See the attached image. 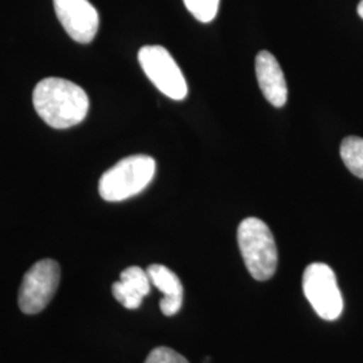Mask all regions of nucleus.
<instances>
[{
  "mask_svg": "<svg viewBox=\"0 0 363 363\" xmlns=\"http://www.w3.org/2000/svg\"><path fill=\"white\" fill-rule=\"evenodd\" d=\"M38 116L55 130H67L85 120L89 97L77 84L64 78L49 77L39 81L33 93Z\"/></svg>",
  "mask_w": 363,
  "mask_h": 363,
  "instance_id": "nucleus-1",
  "label": "nucleus"
},
{
  "mask_svg": "<svg viewBox=\"0 0 363 363\" xmlns=\"http://www.w3.org/2000/svg\"><path fill=\"white\" fill-rule=\"evenodd\" d=\"M156 162L148 155L127 156L105 171L99 183V193L106 202H121L140 194L152 182Z\"/></svg>",
  "mask_w": 363,
  "mask_h": 363,
  "instance_id": "nucleus-2",
  "label": "nucleus"
},
{
  "mask_svg": "<svg viewBox=\"0 0 363 363\" xmlns=\"http://www.w3.org/2000/svg\"><path fill=\"white\" fill-rule=\"evenodd\" d=\"M238 247L253 279L265 281L277 268V247L271 229L264 220L249 217L240 223L237 230Z\"/></svg>",
  "mask_w": 363,
  "mask_h": 363,
  "instance_id": "nucleus-3",
  "label": "nucleus"
},
{
  "mask_svg": "<svg viewBox=\"0 0 363 363\" xmlns=\"http://www.w3.org/2000/svg\"><path fill=\"white\" fill-rule=\"evenodd\" d=\"M138 58L145 76L164 96L175 101L187 97L186 78L167 49L157 45L143 46Z\"/></svg>",
  "mask_w": 363,
  "mask_h": 363,
  "instance_id": "nucleus-4",
  "label": "nucleus"
},
{
  "mask_svg": "<svg viewBox=\"0 0 363 363\" xmlns=\"http://www.w3.org/2000/svg\"><path fill=\"white\" fill-rule=\"evenodd\" d=\"M303 292L312 308L325 320H337L343 311V298L337 276L327 264L313 262L306 268Z\"/></svg>",
  "mask_w": 363,
  "mask_h": 363,
  "instance_id": "nucleus-5",
  "label": "nucleus"
},
{
  "mask_svg": "<svg viewBox=\"0 0 363 363\" xmlns=\"http://www.w3.org/2000/svg\"><path fill=\"white\" fill-rule=\"evenodd\" d=\"M61 269L57 261L40 259L27 271L19 288L18 304L22 312L34 315L52 301L60 284Z\"/></svg>",
  "mask_w": 363,
  "mask_h": 363,
  "instance_id": "nucleus-6",
  "label": "nucleus"
},
{
  "mask_svg": "<svg viewBox=\"0 0 363 363\" xmlns=\"http://www.w3.org/2000/svg\"><path fill=\"white\" fill-rule=\"evenodd\" d=\"M58 21L69 37L78 43H91L99 31L100 18L89 0H52Z\"/></svg>",
  "mask_w": 363,
  "mask_h": 363,
  "instance_id": "nucleus-7",
  "label": "nucleus"
},
{
  "mask_svg": "<svg viewBox=\"0 0 363 363\" xmlns=\"http://www.w3.org/2000/svg\"><path fill=\"white\" fill-rule=\"evenodd\" d=\"M256 77L259 89L268 103L276 108L286 105L288 100L286 76L272 52L262 50L257 54Z\"/></svg>",
  "mask_w": 363,
  "mask_h": 363,
  "instance_id": "nucleus-8",
  "label": "nucleus"
},
{
  "mask_svg": "<svg viewBox=\"0 0 363 363\" xmlns=\"http://www.w3.org/2000/svg\"><path fill=\"white\" fill-rule=\"evenodd\" d=\"M151 291V280L147 271L140 267H130L120 274V281L112 286V294L117 301L128 308L136 310Z\"/></svg>",
  "mask_w": 363,
  "mask_h": 363,
  "instance_id": "nucleus-9",
  "label": "nucleus"
},
{
  "mask_svg": "<svg viewBox=\"0 0 363 363\" xmlns=\"http://www.w3.org/2000/svg\"><path fill=\"white\" fill-rule=\"evenodd\" d=\"M151 284L163 294L160 300V310L166 316L178 313L183 304V286L179 277L164 265L152 264L147 268Z\"/></svg>",
  "mask_w": 363,
  "mask_h": 363,
  "instance_id": "nucleus-10",
  "label": "nucleus"
},
{
  "mask_svg": "<svg viewBox=\"0 0 363 363\" xmlns=\"http://www.w3.org/2000/svg\"><path fill=\"white\" fill-rule=\"evenodd\" d=\"M340 157L351 174L363 179V139L349 136L340 144Z\"/></svg>",
  "mask_w": 363,
  "mask_h": 363,
  "instance_id": "nucleus-11",
  "label": "nucleus"
},
{
  "mask_svg": "<svg viewBox=\"0 0 363 363\" xmlns=\"http://www.w3.org/2000/svg\"><path fill=\"white\" fill-rule=\"evenodd\" d=\"M186 9L191 13L196 21L202 23H210L220 9V0H183Z\"/></svg>",
  "mask_w": 363,
  "mask_h": 363,
  "instance_id": "nucleus-12",
  "label": "nucleus"
},
{
  "mask_svg": "<svg viewBox=\"0 0 363 363\" xmlns=\"http://www.w3.org/2000/svg\"><path fill=\"white\" fill-rule=\"evenodd\" d=\"M144 363H189V361L169 347H157L150 352Z\"/></svg>",
  "mask_w": 363,
  "mask_h": 363,
  "instance_id": "nucleus-13",
  "label": "nucleus"
},
{
  "mask_svg": "<svg viewBox=\"0 0 363 363\" xmlns=\"http://www.w3.org/2000/svg\"><path fill=\"white\" fill-rule=\"evenodd\" d=\"M357 11H358V15L361 16L363 19V0L359 1V4H358V9H357Z\"/></svg>",
  "mask_w": 363,
  "mask_h": 363,
  "instance_id": "nucleus-14",
  "label": "nucleus"
}]
</instances>
